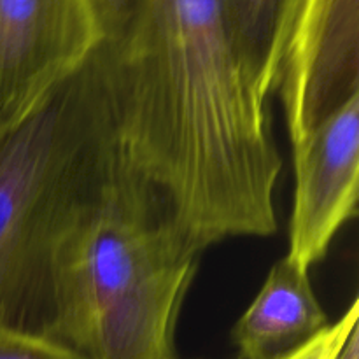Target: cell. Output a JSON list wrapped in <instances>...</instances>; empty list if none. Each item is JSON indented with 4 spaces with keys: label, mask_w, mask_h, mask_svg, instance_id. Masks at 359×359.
<instances>
[{
    "label": "cell",
    "mask_w": 359,
    "mask_h": 359,
    "mask_svg": "<svg viewBox=\"0 0 359 359\" xmlns=\"http://www.w3.org/2000/svg\"><path fill=\"white\" fill-rule=\"evenodd\" d=\"M294 198L290 256L304 269L321 262L340 228L356 217L359 193V93L293 146Z\"/></svg>",
    "instance_id": "6"
},
{
    "label": "cell",
    "mask_w": 359,
    "mask_h": 359,
    "mask_svg": "<svg viewBox=\"0 0 359 359\" xmlns=\"http://www.w3.org/2000/svg\"><path fill=\"white\" fill-rule=\"evenodd\" d=\"M330 326L309 270L284 256L231 330L241 359H280Z\"/></svg>",
    "instance_id": "7"
},
{
    "label": "cell",
    "mask_w": 359,
    "mask_h": 359,
    "mask_svg": "<svg viewBox=\"0 0 359 359\" xmlns=\"http://www.w3.org/2000/svg\"><path fill=\"white\" fill-rule=\"evenodd\" d=\"M359 326V300L354 298L346 314L293 353L280 359H335L353 330Z\"/></svg>",
    "instance_id": "9"
},
{
    "label": "cell",
    "mask_w": 359,
    "mask_h": 359,
    "mask_svg": "<svg viewBox=\"0 0 359 359\" xmlns=\"http://www.w3.org/2000/svg\"><path fill=\"white\" fill-rule=\"evenodd\" d=\"M0 359H83L55 340L0 326Z\"/></svg>",
    "instance_id": "10"
},
{
    "label": "cell",
    "mask_w": 359,
    "mask_h": 359,
    "mask_svg": "<svg viewBox=\"0 0 359 359\" xmlns=\"http://www.w3.org/2000/svg\"><path fill=\"white\" fill-rule=\"evenodd\" d=\"M200 256L125 163L56 252L44 337L83 359H179Z\"/></svg>",
    "instance_id": "2"
},
{
    "label": "cell",
    "mask_w": 359,
    "mask_h": 359,
    "mask_svg": "<svg viewBox=\"0 0 359 359\" xmlns=\"http://www.w3.org/2000/svg\"><path fill=\"white\" fill-rule=\"evenodd\" d=\"M359 93V0H300L277 65L273 95L293 146Z\"/></svg>",
    "instance_id": "5"
},
{
    "label": "cell",
    "mask_w": 359,
    "mask_h": 359,
    "mask_svg": "<svg viewBox=\"0 0 359 359\" xmlns=\"http://www.w3.org/2000/svg\"><path fill=\"white\" fill-rule=\"evenodd\" d=\"M95 51L37 111L0 133L2 328L44 335L56 252L126 163Z\"/></svg>",
    "instance_id": "3"
},
{
    "label": "cell",
    "mask_w": 359,
    "mask_h": 359,
    "mask_svg": "<svg viewBox=\"0 0 359 359\" xmlns=\"http://www.w3.org/2000/svg\"><path fill=\"white\" fill-rule=\"evenodd\" d=\"M95 53L123 158L182 237L272 235L283 158L219 0H132Z\"/></svg>",
    "instance_id": "1"
},
{
    "label": "cell",
    "mask_w": 359,
    "mask_h": 359,
    "mask_svg": "<svg viewBox=\"0 0 359 359\" xmlns=\"http://www.w3.org/2000/svg\"><path fill=\"white\" fill-rule=\"evenodd\" d=\"M100 42L91 0H0V133L37 111Z\"/></svg>",
    "instance_id": "4"
},
{
    "label": "cell",
    "mask_w": 359,
    "mask_h": 359,
    "mask_svg": "<svg viewBox=\"0 0 359 359\" xmlns=\"http://www.w3.org/2000/svg\"><path fill=\"white\" fill-rule=\"evenodd\" d=\"M300 0H219L242 58L266 97H273L277 65Z\"/></svg>",
    "instance_id": "8"
},
{
    "label": "cell",
    "mask_w": 359,
    "mask_h": 359,
    "mask_svg": "<svg viewBox=\"0 0 359 359\" xmlns=\"http://www.w3.org/2000/svg\"><path fill=\"white\" fill-rule=\"evenodd\" d=\"M335 359H359V330H353Z\"/></svg>",
    "instance_id": "12"
},
{
    "label": "cell",
    "mask_w": 359,
    "mask_h": 359,
    "mask_svg": "<svg viewBox=\"0 0 359 359\" xmlns=\"http://www.w3.org/2000/svg\"><path fill=\"white\" fill-rule=\"evenodd\" d=\"M132 0H91L98 27L102 32V41L111 37L125 21Z\"/></svg>",
    "instance_id": "11"
}]
</instances>
